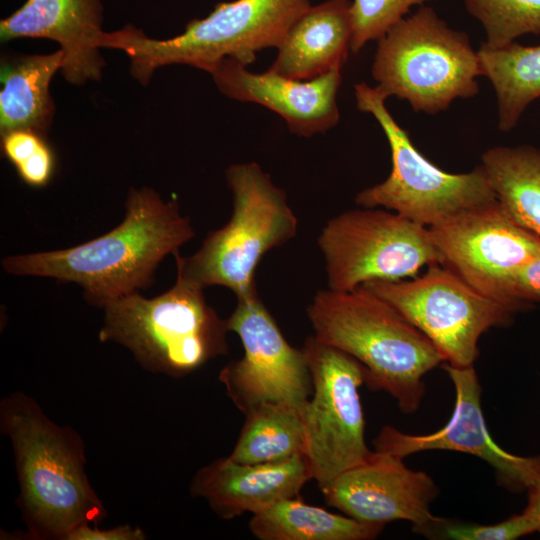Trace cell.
I'll list each match as a JSON object with an SVG mask.
<instances>
[{
	"instance_id": "19",
	"label": "cell",
	"mask_w": 540,
	"mask_h": 540,
	"mask_svg": "<svg viewBox=\"0 0 540 540\" xmlns=\"http://www.w3.org/2000/svg\"><path fill=\"white\" fill-rule=\"evenodd\" d=\"M351 1L311 5L290 27L269 70L297 80L342 67L352 39Z\"/></svg>"
},
{
	"instance_id": "14",
	"label": "cell",
	"mask_w": 540,
	"mask_h": 540,
	"mask_svg": "<svg viewBox=\"0 0 540 540\" xmlns=\"http://www.w3.org/2000/svg\"><path fill=\"white\" fill-rule=\"evenodd\" d=\"M455 389L449 421L438 431L413 435L385 425L373 440L375 451L404 458L426 450H452L487 462L500 484L514 492L527 491L540 482V455L523 457L500 447L490 436L481 407V385L472 366L443 365Z\"/></svg>"
},
{
	"instance_id": "27",
	"label": "cell",
	"mask_w": 540,
	"mask_h": 540,
	"mask_svg": "<svg viewBox=\"0 0 540 540\" xmlns=\"http://www.w3.org/2000/svg\"><path fill=\"white\" fill-rule=\"evenodd\" d=\"M537 532L536 521L525 511L499 523L482 525L443 519L428 535L453 540H515Z\"/></svg>"
},
{
	"instance_id": "5",
	"label": "cell",
	"mask_w": 540,
	"mask_h": 540,
	"mask_svg": "<svg viewBox=\"0 0 540 540\" xmlns=\"http://www.w3.org/2000/svg\"><path fill=\"white\" fill-rule=\"evenodd\" d=\"M103 309L99 340L124 346L153 373L183 377L228 353L227 320L208 305L202 286L180 275L155 298L136 292Z\"/></svg>"
},
{
	"instance_id": "4",
	"label": "cell",
	"mask_w": 540,
	"mask_h": 540,
	"mask_svg": "<svg viewBox=\"0 0 540 540\" xmlns=\"http://www.w3.org/2000/svg\"><path fill=\"white\" fill-rule=\"evenodd\" d=\"M311 6L310 0H234L220 2L202 19L190 21L183 33L153 39L133 25L105 32L102 48L124 51L131 74L147 84L154 71L186 64L211 72L232 58L247 66L257 52L278 48L293 23Z\"/></svg>"
},
{
	"instance_id": "13",
	"label": "cell",
	"mask_w": 540,
	"mask_h": 540,
	"mask_svg": "<svg viewBox=\"0 0 540 540\" xmlns=\"http://www.w3.org/2000/svg\"><path fill=\"white\" fill-rule=\"evenodd\" d=\"M236 299L226 320L244 354L219 373L227 395L244 414L264 403L303 408L313 392L303 349L288 343L258 292Z\"/></svg>"
},
{
	"instance_id": "23",
	"label": "cell",
	"mask_w": 540,
	"mask_h": 540,
	"mask_svg": "<svg viewBox=\"0 0 540 540\" xmlns=\"http://www.w3.org/2000/svg\"><path fill=\"white\" fill-rule=\"evenodd\" d=\"M383 528L331 513L298 497L279 501L253 515L249 523L260 540H371Z\"/></svg>"
},
{
	"instance_id": "9",
	"label": "cell",
	"mask_w": 540,
	"mask_h": 540,
	"mask_svg": "<svg viewBox=\"0 0 540 540\" xmlns=\"http://www.w3.org/2000/svg\"><path fill=\"white\" fill-rule=\"evenodd\" d=\"M318 247L328 288L353 291L377 280H402L439 264L429 228L384 208L342 212L322 228Z\"/></svg>"
},
{
	"instance_id": "26",
	"label": "cell",
	"mask_w": 540,
	"mask_h": 540,
	"mask_svg": "<svg viewBox=\"0 0 540 540\" xmlns=\"http://www.w3.org/2000/svg\"><path fill=\"white\" fill-rule=\"evenodd\" d=\"M433 0H353L350 52L358 53L368 42L379 40L406 17L415 5Z\"/></svg>"
},
{
	"instance_id": "12",
	"label": "cell",
	"mask_w": 540,
	"mask_h": 540,
	"mask_svg": "<svg viewBox=\"0 0 540 540\" xmlns=\"http://www.w3.org/2000/svg\"><path fill=\"white\" fill-rule=\"evenodd\" d=\"M439 264L479 293L520 312L530 305L513 291L516 272L540 253V238L496 200L429 227Z\"/></svg>"
},
{
	"instance_id": "32",
	"label": "cell",
	"mask_w": 540,
	"mask_h": 540,
	"mask_svg": "<svg viewBox=\"0 0 540 540\" xmlns=\"http://www.w3.org/2000/svg\"><path fill=\"white\" fill-rule=\"evenodd\" d=\"M527 505L523 511L528 513L537 523V532L540 533V482L528 490Z\"/></svg>"
},
{
	"instance_id": "1",
	"label": "cell",
	"mask_w": 540,
	"mask_h": 540,
	"mask_svg": "<svg viewBox=\"0 0 540 540\" xmlns=\"http://www.w3.org/2000/svg\"><path fill=\"white\" fill-rule=\"evenodd\" d=\"M123 221L106 234L67 249L6 256L13 275L74 282L85 299L104 308L151 286L160 262L193 238L189 217L176 199L164 201L151 188H132Z\"/></svg>"
},
{
	"instance_id": "21",
	"label": "cell",
	"mask_w": 540,
	"mask_h": 540,
	"mask_svg": "<svg viewBox=\"0 0 540 540\" xmlns=\"http://www.w3.org/2000/svg\"><path fill=\"white\" fill-rule=\"evenodd\" d=\"M480 165L506 212L540 238V148L492 147L482 154Z\"/></svg>"
},
{
	"instance_id": "3",
	"label": "cell",
	"mask_w": 540,
	"mask_h": 540,
	"mask_svg": "<svg viewBox=\"0 0 540 540\" xmlns=\"http://www.w3.org/2000/svg\"><path fill=\"white\" fill-rule=\"evenodd\" d=\"M313 336L364 368L365 384L390 394L404 413L424 397V376L445 362L435 345L391 304L370 290L318 291L307 307Z\"/></svg>"
},
{
	"instance_id": "2",
	"label": "cell",
	"mask_w": 540,
	"mask_h": 540,
	"mask_svg": "<svg viewBox=\"0 0 540 540\" xmlns=\"http://www.w3.org/2000/svg\"><path fill=\"white\" fill-rule=\"evenodd\" d=\"M0 429L12 445L25 539L66 540L80 526L104 520L107 511L87 477L85 444L75 430L52 421L21 391L1 400Z\"/></svg>"
},
{
	"instance_id": "22",
	"label": "cell",
	"mask_w": 540,
	"mask_h": 540,
	"mask_svg": "<svg viewBox=\"0 0 540 540\" xmlns=\"http://www.w3.org/2000/svg\"><path fill=\"white\" fill-rule=\"evenodd\" d=\"M482 74L493 86L498 106V128L516 127L527 107L540 98V45L517 42L492 48L484 42L477 50Z\"/></svg>"
},
{
	"instance_id": "25",
	"label": "cell",
	"mask_w": 540,
	"mask_h": 540,
	"mask_svg": "<svg viewBox=\"0 0 540 540\" xmlns=\"http://www.w3.org/2000/svg\"><path fill=\"white\" fill-rule=\"evenodd\" d=\"M485 32L484 43L499 48L525 34H540V0H463Z\"/></svg>"
},
{
	"instance_id": "16",
	"label": "cell",
	"mask_w": 540,
	"mask_h": 540,
	"mask_svg": "<svg viewBox=\"0 0 540 540\" xmlns=\"http://www.w3.org/2000/svg\"><path fill=\"white\" fill-rule=\"evenodd\" d=\"M246 67L235 59L226 58L210 74L224 95L274 111L298 136L325 133L337 124V92L342 67L309 80L293 79L269 69L255 73Z\"/></svg>"
},
{
	"instance_id": "6",
	"label": "cell",
	"mask_w": 540,
	"mask_h": 540,
	"mask_svg": "<svg viewBox=\"0 0 540 540\" xmlns=\"http://www.w3.org/2000/svg\"><path fill=\"white\" fill-rule=\"evenodd\" d=\"M233 210L228 222L210 231L191 256L174 254L177 275L204 289L223 286L236 298L257 293L255 272L263 256L297 234L298 219L285 191L256 162L226 170Z\"/></svg>"
},
{
	"instance_id": "28",
	"label": "cell",
	"mask_w": 540,
	"mask_h": 540,
	"mask_svg": "<svg viewBox=\"0 0 540 540\" xmlns=\"http://www.w3.org/2000/svg\"><path fill=\"white\" fill-rule=\"evenodd\" d=\"M15 168L21 180L26 184L33 187L45 186L54 173V153L45 142L32 156Z\"/></svg>"
},
{
	"instance_id": "24",
	"label": "cell",
	"mask_w": 540,
	"mask_h": 540,
	"mask_svg": "<svg viewBox=\"0 0 540 540\" xmlns=\"http://www.w3.org/2000/svg\"><path fill=\"white\" fill-rule=\"evenodd\" d=\"M303 408L264 403L247 414L228 456L242 464L281 461L305 452Z\"/></svg>"
},
{
	"instance_id": "10",
	"label": "cell",
	"mask_w": 540,
	"mask_h": 540,
	"mask_svg": "<svg viewBox=\"0 0 540 540\" xmlns=\"http://www.w3.org/2000/svg\"><path fill=\"white\" fill-rule=\"evenodd\" d=\"M362 287L391 304L435 345L445 363L456 367L472 366L482 334L510 326L520 312L479 293L440 264L428 266L421 276Z\"/></svg>"
},
{
	"instance_id": "15",
	"label": "cell",
	"mask_w": 540,
	"mask_h": 540,
	"mask_svg": "<svg viewBox=\"0 0 540 540\" xmlns=\"http://www.w3.org/2000/svg\"><path fill=\"white\" fill-rule=\"evenodd\" d=\"M321 491L329 506L367 524L409 521L416 532L428 536L444 519L430 511L439 493L433 479L408 468L396 455L373 451L367 461L343 472Z\"/></svg>"
},
{
	"instance_id": "17",
	"label": "cell",
	"mask_w": 540,
	"mask_h": 540,
	"mask_svg": "<svg viewBox=\"0 0 540 540\" xmlns=\"http://www.w3.org/2000/svg\"><path fill=\"white\" fill-rule=\"evenodd\" d=\"M103 6L101 0H26L0 21V40L46 38L64 54L66 81L81 85L99 80L104 67L100 54Z\"/></svg>"
},
{
	"instance_id": "8",
	"label": "cell",
	"mask_w": 540,
	"mask_h": 540,
	"mask_svg": "<svg viewBox=\"0 0 540 540\" xmlns=\"http://www.w3.org/2000/svg\"><path fill=\"white\" fill-rule=\"evenodd\" d=\"M357 108L371 114L382 128L391 151L392 169L382 182L360 191V207L384 208L426 227L496 200L481 165L470 172H446L413 145L386 107L387 98L366 83L354 86Z\"/></svg>"
},
{
	"instance_id": "7",
	"label": "cell",
	"mask_w": 540,
	"mask_h": 540,
	"mask_svg": "<svg viewBox=\"0 0 540 540\" xmlns=\"http://www.w3.org/2000/svg\"><path fill=\"white\" fill-rule=\"evenodd\" d=\"M371 73L386 98L396 96L428 115L477 95V78L483 76L468 34L451 28L429 6L377 40Z\"/></svg>"
},
{
	"instance_id": "18",
	"label": "cell",
	"mask_w": 540,
	"mask_h": 540,
	"mask_svg": "<svg viewBox=\"0 0 540 540\" xmlns=\"http://www.w3.org/2000/svg\"><path fill=\"white\" fill-rule=\"evenodd\" d=\"M309 480L312 476L304 455L260 464L237 463L227 456L199 469L190 493L205 499L219 517L232 519L297 497Z\"/></svg>"
},
{
	"instance_id": "29",
	"label": "cell",
	"mask_w": 540,
	"mask_h": 540,
	"mask_svg": "<svg viewBox=\"0 0 540 540\" xmlns=\"http://www.w3.org/2000/svg\"><path fill=\"white\" fill-rule=\"evenodd\" d=\"M43 136L31 130H13L2 135L4 156L15 167L32 156L43 144Z\"/></svg>"
},
{
	"instance_id": "31",
	"label": "cell",
	"mask_w": 540,
	"mask_h": 540,
	"mask_svg": "<svg viewBox=\"0 0 540 540\" xmlns=\"http://www.w3.org/2000/svg\"><path fill=\"white\" fill-rule=\"evenodd\" d=\"M147 536L139 527L125 524L110 529L84 524L72 531L66 540H144Z\"/></svg>"
},
{
	"instance_id": "20",
	"label": "cell",
	"mask_w": 540,
	"mask_h": 540,
	"mask_svg": "<svg viewBox=\"0 0 540 540\" xmlns=\"http://www.w3.org/2000/svg\"><path fill=\"white\" fill-rule=\"evenodd\" d=\"M64 65L61 49L49 54L2 60L0 69V131L31 130L43 135L54 111L50 82Z\"/></svg>"
},
{
	"instance_id": "11",
	"label": "cell",
	"mask_w": 540,
	"mask_h": 540,
	"mask_svg": "<svg viewBox=\"0 0 540 540\" xmlns=\"http://www.w3.org/2000/svg\"><path fill=\"white\" fill-rule=\"evenodd\" d=\"M302 349L313 383L312 397L302 410L304 456L312 480L322 489L373 454L365 442L359 395L365 371L356 359L313 335Z\"/></svg>"
},
{
	"instance_id": "30",
	"label": "cell",
	"mask_w": 540,
	"mask_h": 540,
	"mask_svg": "<svg viewBox=\"0 0 540 540\" xmlns=\"http://www.w3.org/2000/svg\"><path fill=\"white\" fill-rule=\"evenodd\" d=\"M515 297L530 306L540 302V253L525 263L513 278Z\"/></svg>"
}]
</instances>
